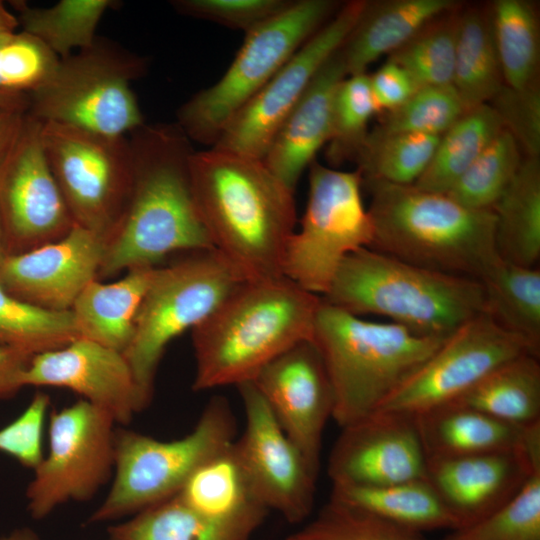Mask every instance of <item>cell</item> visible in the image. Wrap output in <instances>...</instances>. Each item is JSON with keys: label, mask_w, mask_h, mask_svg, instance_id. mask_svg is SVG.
<instances>
[{"label": "cell", "mask_w": 540, "mask_h": 540, "mask_svg": "<svg viewBox=\"0 0 540 540\" xmlns=\"http://www.w3.org/2000/svg\"><path fill=\"white\" fill-rule=\"evenodd\" d=\"M42 122L25 115L0 164V219L7 255L64 237L75 225L41 140Z\"/></svg>", "instance_id": "cell-15"}, {"label": "cell", "mask_w": 540, "mask_h": 540, "mask_svg": "<svg viewBox=\"0 0 540 540\" xmlns=\"http://www.w3.org/2000/svg\"><path fill=\"white\" fill-rule=\"evenodd\" d=\"M369 78L380 111L397 108L419 88L403 67L389 59Z\"/></svg>", "instance_id": "cell-49"}, {"label": "cell", "mask_w": 540, "mask_h": 540, "mask_svg": "<svg viewBox=\"0 0 540 540\" xmlns=\"http://www.w3.org/2000/svg\"><path fill=\"white\" fill-rule=\"evenodd\" d=\"M192 193L213 247L246 280L283 275L296 225L294 191L264 163L211 147L189 160Z\"/></svg>", "instance_id": "cell-1"}, {"label": "cell", "mask_w": 540, "mask_h": 540, "mask_svg": "<svg viewBox=\"0 0 540 540\" xmlns=\"http://www.w3.org/2000/svg\"><path fill=\"white\" fill-rule=\"evenodd\" d=\"M321 298L351 314L379 315L438 337L485 312L479 280L425 269L368 247L342 260Z\"/></svg>", "instance_id": "cell-5"}, {"label": "cell", "mask_w": 540, "mask_h": 540, "mask_svg": "<svg viewBox=\"0 0 540 540\" xmlns=\"http://www.w3.org/2000/svg\"><path fill=\"white\" fill-rule=\"evenodd\" d=\"M347 76L338 49L316 73L263 158L267 167L293 191L301 174L329 140L334 96Z\"/></svg>", "instance_id": "cell-23"}, {"label": "cell", "mask_w": 540, "mask_h": 540, "mask_svg": "<svg viewBox=\"0 0 540 540\" xmlns=\"http://www.w3.org/2000/svg\"><path fill=\"white\" fill-rule=\"evenodd\" d=\"M523 159L518 143L503 129L445 194L471 209H493Z\"/></svg>", "instance_id": "cell-39"}, {"label": "cell", "mask_w": 540, "mask_h": 540, "mask_svg": "<svg viewBox=\"0 0 540 540\" xmlns=\"http://www.w3.org/2000/svg\"><path fill=\"white\" fill-rule=\"evenodd\" d=\"M490 13L505 85L520 89L534 84L539 33L533 6L523 0H497Z\"/></svg>", "instance_id": "cell-36"}, {"label": "cell", "mask_w": 540, "mask_h": 540, "mask_svg": "<svg viewBox=\"0 0 540 540\" xmlns=\"http://www.w3.org/2000/svg\"><path fill=\"white\" fill-rule=\"evenodd\" d=\"M21 383L71 390L119 424L144 409L123 353L82 337L33 356Z\"/></svg>", "instance_id": "cell-20"}, {"label": "cell", "mask_w": 540, "mask_h": 540, "mask_svg": "<svg viewBox=\"0 0 540 540\" xmlns=\"http://www.w3.org/2000/svg\"><path fill=\"white\" fill-rule=\"evenodd\" d=\"M291 0H175L181 14L212 21L245 34L286 9Z\"/></svg>", "instance_id": "cell-47"}, {"label": "cell", "mask_w": 540, "mask_h": 540, "mask_svg": "<svg viewBox=\"0 0 540 540\" xmlns=\"http://www.w3.org/2000/svg\"><path fill=\"white\" fill-rule=\"evenodd\" d=\"M458 16L433 21L388 59L403 67L419 88L452 85Z\"/></svg>", "instance_id": "cell-42"}, {"label": "cell", "mask_w": 540, "mask_h": 540, "mask_svg": "<svg viewBox=\"0 0 540 540\" xmlns=\"http://www.w3.org/2000/svg\"><path fill=\"white\" fill-rule=\"evenodd\" d=\"M155 267L128 270L111 283L91 281L71 307L79 336L123 353Z\"/></svg>", "instance_id": "cell-27"}, {"label": "cell", "mask_w": 540, "mask_h": 540, "mask_svg": "<svg viewBox=\"0 0 540 540\" xmlns=\"http://www.w3.org/2000/svg\"><path fill=\"white\" fill-rule=\"evenodd\" d=\"M32 356L0 346V399L13 396L23 386L22 375Z\"/></svg>", "instance_id": "cell-50"}, {"label": "cell", "mask_w": 540, "mask_h": 540, "mask_svg": "<svg viewBox=\"0 0 540 540\" xmlns=\"http://www.w3.org/2000/svg\"><path fill=\"white\" fill-rule=\"evenodd\" d=\"M370 193L369 247L401 261L479 280L500 259L493 209L465 207L414 185L362 180Z\"/></svg>", "instance_id": "cell-4"}, {"label": "cell", "mask_w": 540, "mask_h": 540, "mask_svg": "<svg viewBox=\"0 0 540 540\" xmlns=\"http://www.w3.org/2000/svg\"><path fill=\"white\" fill-rule=\"evenodd\" d=\"M105 241L74 225L62 238L32 250L7 255L0 284L14 297L49 311H69L82 290L99 274Z\"/></svg>", "instance_id": "cell-21"}, {"label": "cell", "mask_w": 540, "mask_h": 540, "mask_svg": "<svg viewBox=\"0 0 540 540\" xmlns=\"http://www.w3.org/2000/svg\"><path fill=\"white\" fill-rule=\"evenodd\" d=\"M17 17L0 1V42L16 32Z\"/></svg>", "instance_id": "cell-53"}, {"label": "cell", "mask_w": 540, "mask_h": 540, "mask_svg": "<svg viewBox=\"0 0 540 540\" xmlns=\"http://www.w3.org/2000/svg\"><path fill=\"white\" fill-rule=\"evenodd\" d=\"M455 5L452 0L367 2L339 48L348 76L366 73L371 63L404 46Z\"/></svg>", "instance_id": "cell-25"}, {"label": "cell", "mask_w": 540, "mask_h": 540, "mask_svg": "<svg viewBox=\"0 0 540 540\" xmlns=\"http://www.w3.org/2000/svg\"><path fill=\"white\" fill-rule=\"evenodd\" d=\"M446 338L366 320L322 299L312 341L332 386V418L345 427L375 413Z\"/></svg>", "instance_id": "cell-6"}, {"label": "cell", "mask_w": 540, "mask_h": 540, "mask_svg": "<svg viewBox=\"0 0 540 540\" xmlns=\"http://www.w3.org/2000/svg\"><path fill=\"white\" fill-rule=\"evenodd\" d=\"M526 353L539 356L484 312L450 334L376 412L415 418L452 404L499 366Z\"/></svg>", "instance_id": "cell-14"}, {"label": "cell", "mask_w": 540, "mask_h": 540, "mask_svg": "<svg viewBox=\"0 0 540 540\" xmlns=\"http://www.w3.org/2000/svg\"><path fill=\"white\" fill-rule=\"evenodd\" d=\"M442 540H540V466L499 508Z\"/></svg>", "instance_id": "cell-41"}, {"label": "cell", "mask_w": 540, "mask_h": 540, "mask_svg": "<svg viewBox=\"0 0 540 540\" xmlns=\"http://www.w3.org/2000/svg\"><path fill=\"white\" fill-rule=\"evenodd\" d=\"M331 499L422 533L458 529V522L427 479L384 486H332Z\"/></svg>", "instance_id": "cell-28"}, {"label": "cell", "mask_w": 540, "mask_h": 540, "mask_svg": "<svg viewBox=\"0 0 540 540\" xmlns=\"http://www.w3.org/2000/svg\"><path fill=\"white\" fill-rule=\"evenodd\" d=\"M499 256L524 267L540 257V162L526 157L493 207Z\"/></svg>", "instance_id": "cell-29"}, {"label": "cell", "mask_w": 540, "mask_h": 540, "mask_svg": "<svg viewBox=\"0 0 540 540\" xmlns=\"http://www.w3.org/2000/svg\"><path fill=\"white\" fill-rule=\"evenodd\" d=\"M440 136L399 133L367 135L356 159L362 180L413 185L427 169Z\"/></svg>", "instance_id": "cell-38"}, {"label": "cell", "mask_w": 540, "mask_h": 540, "mask_svg": "<svg viewBox=\"0 0 540 540\" xmlns=\"http://www.w3.org/2000/svg\"><path fill=\"white\" fill-rule=\"evenodd\" d=\"M245 426L234 446L258 502L298 524L309 517L319 469L287 436L252 381L236 386Z\"/></svg>", "instance_id": "cell-16"}, {"label": "cell", "mask_w": 540, "mask_h": 540, "mask_svg": "<svg viewBox=\"0 0 540 540\" xmlns=\"http://www.w3.org/2000/svg\"><path fill=\"white\" fill-rule=\"evenodd\" d=\"M27 112L0 107V164L12 147Z\"/></svg>", "instance_id": "cell-51"}, {"label": "cell", "mask_w": 540, "mask_h": 540, "mask_svg": "<svg viewBox=\"0 0 540 540\" xmlns=\"http://www.w3.org/2000/svg\"><path fill=\"white\" fill-rule=\"evenodd\" d=\"M527 157L540 152V92L536 84L524 88L503 85L488 103Z\"/></svg>", "instance_id": "cell-46"}, {"label": "cell", "mask_w": 540, "mask_h": 540, "mask_svg": "<svg viewBox=\"0 0 540 540\" xmlns=\"http://www.w3.org/2000/svg\"><path fill=\"white\" fill-rule=\"evenodd\" d=\"M485 313L540 351V270L500 259L480 279Z\"/></svg>", "instance_id": "cell-32"}, {"label": "cell", "mask_w": 540, "mask_h": 540, "mask_svg": "<svg viewBox=\"0 0 540 540\" xmlns=\"http://www.w3.org/2000/svg\"><path fill=\"white\" fill-rule=\"evenodd\" d=\"M490 10L458 16L452 86L465 111L488 104L504 85Z\"/></svg>", "instance_id": "cell-31"}, {"label": "cell", "mask_w": 540, "mask_h": 540, "mask_svg": "<svg viewBox=\"0 0 540 540\" xmlns=\"http://www.w3.org/2000/svg\"><path fill=\"white\" fill-rule=\"evenodd\" d=\"M235 436V417L223 396L211 398L191 432L178 439L163 441L116 429L112 483L88 522L134 515L176 495L192 473Z\"/></svg>", "instance_id": "cell-7"}, {"label": "cell", "mask_w": 540, "mask_h": 540, "mask_svg": "<svg viewBox=\"0 0 540 540\" xmlns=\"http://www.w3.org/2000/svg\"><path fill=\"white\" fill-rule=\"evenodd\" d=\"M379 111L369 75H350L339 84L333 100L326 151L331 164L357 159L368 135V122Z\"/></svg>", "instance_id": "cell-40"}, {"label": "cell", "mask_w": 540, "mask_h": 540, "mask_svg": "<svg viewBox=\"0 0 540 540\" xmlns=\"http://www.w3.org/2000/svg\"><path fill=\"white\" fill-rule=\"evenodd\" d=\"M22 31L36 37L59 59L91 46L96 29L112 0H61L51 7L34 8L11 1Z\"/></svg>", "instance_id": "cell-34"}, {"label": "cell", "mask_w": 540, "mask_h": 540, "mask_svg": "<svg viewBox=\"0 0 540 540\" xmlns=\"http://www.w3.org/2000/svg\"><path fill=\"white\" fill-rule=\"evenodd\" d=\"M59 57L36 37L21 31L0 42V92L30 94L52 75Z\"/></svg>", "instance_id": "cell-45"}, {"label": "cell", "mask_w": 540, "mask_h": 540, "mask_svg": "<svg viewBox=\"0 0 540 540\" xmlns=\"http://www.w3.org/2000/svg\"><path fill=\"white\" fill-rule=\"evenodd\" d=\"M115 420L80 399L50 414L48 451L26 491L37 520L69 501L93 497L114 470Z\"/></svg>", "instance_id": "cell-13"}, {"label": "cell", "mask_w": 540, "mask_h": 540, "mask_svg": "<svg viewBox=\"0 0 540 540\" xmlns=\"http://www.w3.org/2000/svg\"><path fill=\"white\" fill-rule=\"evenodd\" d=\"M246 279L215 248L155 267L123 355L148 406L159 363L169 343L203 322Z\"/></svg>", "instance_id": "cell-8"}, {"label": "cell", "mask_w": 540, "mask_h": 540, "mask_svg": "<svg viewBox=\"0 0 540 540\" xmlns=\"http://www.w3.org/2000/svg\"><path fill=\"white\" fill-rule=\"evenodd\" d=\"M79 337L71 310L57 312L34 306L0 284V346L33 357Z\"/></svg>", "instance_id": "cell-37"}, {"label": "cell", "mask_w": 540, "mask_h": 540, "mask_svg": "<svg viewBox=\"0 0 540 540\" xmlns=\"http://www.w3.org/2000/svg\"><path fill=\"white\" fill-rule=\"evenodd\" d=\"M538 359L539 356L526 353L504 363L452 404L518 426L540 422Z\"/></svg>", "instance_id": "cell-30"}, {"label": "cell", "mask_w": 540, "mask_h": 540, "mask_svg": "<svg viewBox=\"0 0 540 540\" xmlns=\"http://www.w3.org/2000/svg\"><path fill=\"white\" fill-rule=\"evenodd\" d=\"M41 140L74 223L106 243L121 219L131 191L128 137L42 122Z\"/></svg>", "instance_id": "cell-12"}, {"label": "cell", "mask_w": 540, "mask_h": 540, "mask_svg": "<svg viewBox=\"0 0 540 540\" xmlns=\"http://www.w3.org/2000/svg\"><path fill=\"white\" fill-rule=\"evenodd\" d=\"M7 256L5 244H4V236H3V230H2V224L0 219V263L3 261V259Z\"/></svg>", "instance_id": "cell-55"}, {"label": "cell", "mask_w": 540, "mask_h": 540, "mask_svg": "<svg viewBox=\"0 0 540 540\" xmlns=\"http://www.w3.org/2000/svg\"><path fill=\"white\" fill-rule=\"evenodd\" d=\"M268 510L216 517L185 504L177 495L108 529L112 540H249Z\"/></svg>", "instance_id": "cell-26"}, {"label": "cell", "mask_w": 540, "mask_h": 540, "mask_svg": "<svg viewBox=\"0 0 540 540\" xmlns=\"http://www.w3.org/2000/svg\"><path fill=\"white\" fill-rule=\"evenodd\" d=\"M285 540H426L421 533L397 526L330 498L318 515Z\"/></svg>", "instance_id": "cell-44"}, {"label": "cell", "mask_w": 540, "mask_h": 540, "mask_svg": "<svg viewBox=\"0 0 540 540\" xmlns=\"http://www.w3.org/2000/svg\"><path fill=\"white\" fill-rule=\"evenodd\" d=\"M234 442L206 460L192 473L176 494L185 504L201 513L216 517L265 508L252 491Z\"/></svg>", "instance_id": "cell-35"}, {"label": "cell", "mask_w": 540, "mask_h": 540, "mask_svg": "<svg viewBox=\"0 0 540 540\" xmlns=\"http://www.w3.org/2000/svg\"><path fill=\"white\" fill-rule=\"evenodd\" d=\"M332 0H298L246 33L224 75L197 92L177 112L189 138L213 146L235 115L338 11Z\"/></svg>", "instance_id": "cell-9"}, {"label": "cell", "mask_w": 540, "mask_h": 540, "mask_svg": "<svg viewBox=\"0 0 540 540\" xmlns=\"http://www.w3.org/2000/svg\"><path fill=\"white\" fill-rule=\"evenodd\" d=\"M252 382L287 436L319 469L322 434L333 412V391L314 342L295 344L265 365Z\"/></svg>", "instance_id": "cell-19"}, {"label": "cell", "mask_w": 540, "mask_h": 540, "mask_svg": "<svg viewBox=\"0 0 540 540\" xmlns=\"http://www.w3.org/2000/svg\"><path fill=\"white\" fill-rule=\"evenodd\" d=\"M366 1L342 5L235 115L212 146L263 159L284 120L360 18Z\"/></svg>", "instance_id": "cell-17"}, {"label": "cell", "mask_w": 540, "mask_h": 540, "mask_svg": "<svg viewBox=\"0 0 540 540\" xmlns=\"http://www.w3.org/2000/svg\"><path fill=\"white\" fill-rule=\"evenodd\" d=\"M0 540H39L38 536L28 528H20Z\"/></svg>", "instance_id": "cell-54"}, {"label": "cell", "mask_w": 540, "mask_h": 540, "mask_svg": "<svg viewBox=\"0 0 540 540\" xmlns=\"http://www.w3.org/2000/svg\"><path fill=\"white\" fill-rule=\"evenodd\" d=\"M503 129L489 104L465 111L440 136L431 162L413 185L429 192L447 193Z\"/></svg>", "instance_id": "cell-33"}, {"label": "cell", "mask_w": 540, "mask_h": 540, "mask_svg": "<svg viewBox=\"0 0 540 540\" xmlns=\"http://www.w3.org/2000/svg\"><path fill=\"white\" fill-rule=\"evenodd\" d=\"M0 107L28 112L30 107L29 94L0 92Z\"/></svg>", "instance_id": "cell-52"}, {"label": "cell", "mask_w": 540, "mask_h": 540, "mask_svg": "<svg viewBox=\"0 0 540 540\" xmlns=\"http://www.w3.org/2000/svg\"><path fill=\"white\" fill-rule=\"evenodd\" d=\"M49 405L46 393H35L25 410L0 429V452L34 470L44 457L42 439Z\"/></svg>", "instance_id": "cell-48"}, {"label": "cell", "mask_w": 540, "mask_h": 540, "mask_svg": "<svg viewBox=\"0 0 540 540\" xmlns=\"http://www.w3.org/2000/svg\"><path fill=\"white\" fill-rule=\"evenodd\" d=\"M109 540H112V539L109 538Z\"/></svg>", "instance_id": "cell-56"}, {"label": "cell", "mask_w": 540, "mask_h": 540, "mask_svg": "<svg viewBox=\"0 0 540 540\" xmlns=\"http://www.w3.org/2000/svg\"><path fill=\"white\" fill-rule=\"evenodd\" d=\"M128 139L132 186L105 243L101 277L155 267L173 253L214 248L192 193L189 160L194 150L179 125L143 124Z\"/></svg>", "instance_id": "cell-2"}, {"label": "cell", "mask_w": 540, "mask_h": 540, "mask_svg": "<svg viewBox=\"0 0 540 540\" xmlns=\"http://www.w3.org/2000/svg\"><path fill=\"white\" fill-rule=\"evenodd\" d=\"M332 486H384L427 479L413 417L375 412L342 427L328 461Z\"/></svg>", "instance_id": "cell-18"}, {"label": "cell", "mask_w": 540, "mask_h": 540, "mask_svg": "<svg viewBox=\"0 0 540 540\" xmlns=\"http://www.w3.org/2000/svg\"><path fill=\"white\" fill-rule=\"evenodd\" d=\"M465 112L452 85L421 87L403 104L386 111L371 136L417 133L441 136Z\"/></svg>", "instance_id": "cell-43"}, {"label": "cell", "mask_w": 540, "mask_h": 540, "mask_svg": "<svg viewBox=\"0 0 540 540\" xmlns=\"http://www.w3.org/2000/svg\"><path fill=\"white\" fill-rule=\"evenodd\" d=\"M321 301L285 276L243 281L191 330L193 389L252 381L280 354L312 340Z\"/></svg>", "instance_id": "cell-3"}, {"label": "cell", "mask_w": 540, "mask_h": 540, "mask_svg": "<svg viewBox=\"0 0 540 540\" xmlns=\"http://www.w3.org/2000/svg\"><path fill=\"white\" fill-rule=\"evenodd\" d=\"M360 171H338L313 161L309 194L299 231L290 237L283 275L303 289L323 296L342 260L373 242Z\"/></svg>", "instance_id": "cell-11"}, {"label": "cell", "mask_w": 540, "mask_h": 540, "mask_svg": "<svg viewBox=\"0 0 540 540\" xmlns=\"http://www.w3.org/2000/svg\"><path fill=\"white\" fill-rule=\"evenodd\" d=\"M144 61L96 38L59 62L49 79L30 93L28 113L41 122L122 137L142 126L143 116L130 83Z\"/></svg>", "instance_id": "cell-10"}, {"label": "cell", "mask_w": 540, "mask_h": 540, "mask_svg": "<svg viewBox=\"0 0 540 540\" xmlns=\"http://www.w3.org/2000/svg\"><path fill=\"white\" fill-rule=\"evenodd\" d=\"M539 466L540 451L527 450L430 458L427 480L460 529L508 501Z\"/></svg>", "instance_id": "cell-22"}, {"label": "cell", "mask_w": 540, "mask_h": 540, "mask_svg": "<svg viewBox=\"0 0 540 540\" xmlns=\"http://www.w3.org/2000/svg\"><path fill=\"white\" fill-rule=\"evenodd\" d=\"M415 420L427 459L525 451L540 430V422L518 426L457 404L427 412Z\"/></svg>", "instance_id": "cell-24"}]
</instances>
